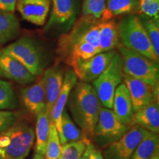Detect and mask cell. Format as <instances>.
<instances>
[{"instance_id":"1","label":"cell","mask_w":159,"mask_h":159,"mask_svg":"<svg viewBox=\"0 0 159 159\" xmlns=\"http://www.w3.org/2000/svg\"><path fill=\"white\" fill-rule=\"evenodd\" d=\"M71 116L80 128L85 138H92L102 107L92 85L77 82L68 99Z\"/></svg>"},{"instance_id":"2","label":"cell","mask_w":159,"mask_h":159,"mask_svg":"<svg viewBox=\"0 0 159 159\" xmlns=\"http://www.w3.org/2000/svg\"><path fill=\"white\" fill-rule=\"evenodd\" d=\"M35 142V131L25 122L16 123L0 134V153L4 159H25Z\"/></svg>"},{"instance_id":"3","label":"cell","mask_w":159,"mask_h":159,"mask_svg":"<svg viewBox=\"0 0 159 159\" xmlns=\"http://www.w3.org/2000/svg\"><path fill=\"white\" fill-rule=\"evenodd\" d=\"M119 41L127 48L140 53L158 63L150 39L138 15L128 14L117 24Z\"/></svg>"},{"instance_id":"4","label":"cell","mask_w":159,"mask_h":159,"mask_svg":"<svg viewBox=\"0 0 159 159\" xmlns=\"http://www.w3.org/2000/svg\"><path fill=\"white\" fill-rule=\"evenodd\" d=\"M120 56L122 60V69L125 74L139 79L156 87L158 85V63L140 53L119 46Z\"/></svg>"},{"instance_id":"5","label":"cell","mask_w":159,"mask_h":159,"mask_svg":"<svg viewBox=\"0 0 159 159\" xmlns=\"http://www.w3.org/2000/svg\"><path fill=\"white\" fill-rule=\"evenodd\" d=\"M123 74L122 57L116 52L106 69L93 81L99 102L104 108L112 109L115 91L122 82Z\"/></svg>"},{"instance_id":"6","label":"cell","mask_w":159,"mask_h":159,"mask_svg":"<svg viewBox=\"0 0 159 159\" xmlns=\"http://www.w3.org/2000/svg\"><path fill=\"white\" fill-rule=\"evenodd\" d=\"M1 49L19 61L34 77L42 72L43 52L36 41L31 38L21 37Z\"/></svg>"},{"instance_id":"7","label":"cell","mask_w":159,"mask_h":159,"mask_svg":"<svg viewBox=\"0 0 159 159\" xmlns=\"http://www.w3.org/2000/svg\"><path fill=\"white\" fill-rule=\"evenodd\" d=\"M130 128L117 118L112 109L102 106L92 138L99 146L106 148L122 138Z\"/></svg>"},{"instance_id":"8","label":"cell","mask_w":159,"mask_h":159,"mask_svg":"<svg viewBox=\"0 0 159 159\" xmlns=\"http://www.w3.org/2000/svg\"><path fill=\"white\" fill-rule=\"evenodd\" d=\"M150 132L137 125H132L122 138L106 147L105 159H130L139 143Z\"/></svg>"},{"instance_id":"9","label":"cell","mask_w":159,"mask_h":159,"mask_svg":"<svg viewBox=\"0 0 159 159\" xmlns=\"http://www.w3.org/2000/svg\"><path fill=\"white\" fill-rule=\"evenodd\" d=\"M115 52L109 51L100 52L86 60H75L69 63L75 75L80 81L91 83L95 80L106 69Z\"/></svg>"},{"instance_id":"10","label":"cell","mask_w":159,"mask_h":159,"mask_svg":"<svg viewBox=\"0 0 159 159\" xmlns=\"http://www.w3.org/2000/svg\"><path fill=\"white\" fill-rule=\"evenodd\" d=\"M52 11L45 30L65 29L69 30L76 21L79 11L78 0H50Z\"/></svg>"},{"instance_id":"11","label":"cell","mask_w":159,"mask_h":159,"mask_svg":"<svg viewBox=\"0 0 159 159\" xmlns=\"http://www.w3.org/2000/svg\"><path fill=\"white\" fill-rule=\"evenodd\" d=\"M122 81L128 90L134 112L153 101L158 102V85L153 87L125 73Z\"/></svg>"},{"instance_id":"12","label":"cell","mask_w":159,"mask_h":159,"mask_svg":"<svg viewBox=\"0 0 159 159\" xmlns=\"http://www.w3.org/2000/svg\"><path fill=\"white\" fill-rule=\"evenodd\" d=\"M50 7V0H17L16 5L24 19L36 26L44 25Z\"/></svg>"},{"instance_id":"13","label":"cell","mask_w":159,"mask_h":159,"mask_svg":"<svg viewBox=\"0 0 159 159\" xmlns=\"http://www.w3.org/2000/svg\"><path fill=\"white\" fill-rule=\"evenodd\" d=\"M0 77L14 81L21 85H28L35 80L22 64L0 49Z\"/></svg>"},{"instance_id":"14","label":"cell","mask_w":159,"mask_h":159,"mask_svg":"<svg viewBox=\"0 0 159 159\" xmlns=\"http://www.w3.org/2000/svg\"><path fill=\"white\" fill-rule=\"evenodd\" d=\"M77 82V77L74 71L72 69H68L64 74L62 88L51 110V122L55 125L58 132L60 139H61V116L68 102L69 94Z\"/></svg>"},{"instance_id":"15","label":"cell","mask_w":159,"mask_h":159,"mask_svg":"<svg viewBox=\"0 0 159 159\" xmlns=\"http://www.w3.org/2000/svg\"><path fill=\"white\" fill-rule=\"evenodd\" d=\"M21 96L25 107L32 114L37 115L47 108L43 77H40L34 84L23 89L21 91Z\"/></svg>"},{"instance_id":"16","label":"cell","mask_w":159,"mask_h":159,"mask_svg":"<svg viewBox=\"0 0 159 159\" xmlns=\"http://www.w3.org/2000/svg\"><path fill=\"white\" fill-rule=\"evenodd\" d=\"M112 109L121 122L128 127L132 126L134 111L128 90L123 83L117 87L115 91Z\"/></svg>"},{"instance_id":"17","label":"cell","mask_w":159,"mask_h":159,"mask_svg":"<svg viewBox=\"0 0 159 159\" xmlns=\"http://www.w3.org/2000/svg\"><path fill=\"white\" fill-rule=\"evenodd\" d=\"M43 77L44 80L47 109L50 114L62 88L64 75L63 69L55 66L47 69Z\"/></svg>"},{"instance_id":"18","label":"cell","mask_w":159,"mask_h":159,"mask_svg":"<svg viewBox=\"0 0 159 159\" xmlns=\"http://www.w3.org/2000/svg\"><path fill=\"white\" fill-rule=\"evenodd\" d=\"M132 125H137L149 132L158 134L159 132L158 102L153 101L134 112Z\"/></svg>"},{"instance_id":"19","label":"cell","mask_w":159,"mask_h":159,"mask_svg":"<svg viewBox=\"0 0 159 159\" xmlns=\"http://www.w3.org/2000/svg\"><path fill=\"white\" fill-rule=\"evenodd\" d=\"M118 26L114 20L102 21L99 30V47L101 52L113 51L119 44Z\"/></svg>"},{"instance_id":"20","label":"cell","mask_w":159,"mask_h":159,"mask_svg":"<svg viewBox=\"0 0 159 159\" xmlns=\"http://www.w3.org/2000/svg\"><path fill=\"white\" fill-rule=\"evenodd\" d=\"M36 125H35V153L45 156L46 145L48 140L49 127L51 124L50 114L47 108L43 109L37 115Z\"/></svg>"},{"instance_id":"21","label":"cell","mask_w":159,"mask_h":159,"mask_svg":"<svg viewBox=\"0 0 159 159\" xmlns=\"http://www.w3.org/2000/svg\"><path fill=\"white\" fill-rule=\"evenodd\" d=\"M21 31L14 13L0 11V47L16 39Z\"/></svg>"},{"instance_id":"22","label":"cell","mask_w":159,"mask_h":159,"mask_svg":"<svg viewBox=\"0 0 159 159\" xmlns=\"http://www.w3.org/2000/svg\"><path fill=\"white\" fill-rule=\"evenodd\" d=\"M139 11V0H105V9L101 19L108 21L113 16L134 14Z\"/></svg>"},{"instance_id":"23","label":"cell","mask_w":159,"mask_h":159,"mask_svg":"<svg viewBox=\"0 0 159 159\" xmlns=\"http://www.w3.org/2000/svg\"><path fill=\"white\" fill-rule=\"evenodd\" d=\"M158 150V135L150 133L139 143L130 159H151Z\"/></svg>"},{"instance_id":"24","label":"cell","mask_w":159,"mask_h":159,"mask_svg":"<svg viewBox=\"0 0 159 159\" xmlns=\"http://www.w3.org/2000/svg\"><path fill=\"white\" fill-rule=\"evenodd\" d=\"M85 139L82 130L76 126L73 122L67 111H63L62 116H61V145L66 143L77 142Z\"/></svg>"},{"instance_id":"25","label":"cell","mask_w":159,"mask_h":159,"mask_svg":"<svg viewBox=\"0 0 159 159\" xmlns=\"http://www.w3.org/2000/svg\"><path fill=\"white\" fill-rule=\"evenodd\" d=\"M139 16L147 32L155 55L159 58V18L150 17L144 14H139Z\"/></svg>"},{"instance_id":"26","label":"cell","mask_w":159,"mask_h":159,"mask_svg":"<svg viewBox=\"0 0 159 159\" xmlns=\"http://www.w3.org/2000/svg\"><path fill=\"white\" fill-rule=\"evenodd\" d=\"M90 142V139L85 138L82 140L61 145L59 159H80Z\"/></svg>"},{"instance_id":"27","label":"cell","mask_w":159,"mask_h":159,"mask_svg":"<svg viewBox=\"0 0 159 159\" xmlns=\"http://www.w3.org/2000/svg\"><path fill=\"white\" fill-rule=\"evenodd\" d=\"M18 106V100L10 83L0 79V110H13Z\"/></svg>"},{"instance_id":"28","label":"cell","mask_w":159,"mask_h":159,"mask_svg":"<svg viewBox=\"0 0 159 159\" xmlns=\"http://www.w3.org/2000/svg\"><path fill=\"white\" fill-rule=\"evenodd\" d=\"M61 144L58 132L55 125L51 122L48 140L46 145V159H59L61 156Z\"/></svg>"},{"instance_id":"29","label":"cell","mask_w":159,"mask_h":159,"mask_svg":"<svg viewBox=\"0 0 159 159\" xmlns=\"http://www.w3.org/2000/svg\"><path fill=\"white\" fill-rule=\"evenodd\" d=\"M105 9V0H83L82 16L100 20Z\"/></svg>"},{"instance_id":"30","label":"cell","mask_w":159,"mask_h":159,"mask_svg":"<svg viewBox=\"0 0 159 159\" xmlns=\"http://www.w3.org/2000/svg\"><path fill=\"white\" fill-rule=\"evenodd\" d=\"M139 14L159 18V0H139Z\"/></svg>"},{"instance_id":"31","label":"cell","mask_w":159,"mask_h":159,"mask_svg":"<svg viewBox=\"0 0 159 159\" xmlns=\"http://www.w3.org/2000/svg\"><path fill=\"white\" fill-rule=\"evenodd\" d=\"M18 119V114L14 112L0 110V134L14 125L17 122Z\"/></svg>"},{"instance_id":"32","label":"cell","mask_w":159,"mask_h":159,"mask_svg":"<svg viewBox=\"0 0 159 159\" xmlns=\"http://www.w3.org/2000/svg\"><path fill=\"white\" fill-rule=\"evenodd\" d=\"M17 0H0V11L14 13Z\"/></svg>"},{"instance_id":"33","label":"cell","mask_w":159,"mask_h":159,"mask_svg":"<svg viewBox=\"0 0 159 159\" xmlns=\"http://www.w3.org/2000/svg\"><path fill=\"white\" fill-rule=\"evenodd\" d=\"M89 150V158L90 159H105L101 151L96 148L95 145L92 142H90L87 146Z\"/></svg>"},{"instance_id":"34","label":"cell","mask_w":159,"mask_h":159,"mask_svg":"<svg viewBox=\"0 0 159 159\" xmlns=\"http://www.w3.org/2000/svg\"><path fill=\"white\" fill-rule=\"evenodd\" d=\"M80 159H90V158H89V150L88 148H86V149H85V152H83V156H81V158Z\"/></svg>"},{"instance_id":"35","label":"cell","mask_w":159,"mask_h":159,"mask_svg":"<svg viewBox=\"0 0 159 159\" xmlns=\"http://www.w3.org/2000/svg\"><path fill=\"white\" fill-rule=\"evenodd\" d=\"M33 159H45V158H44V156H41V155L35 153L34 155V156H33Z\"/></svg>"},{"instance_id":"36","label":"cell","mask_w":159,"mask_h":159,"mask_svg":"<svg viewBox=\"0 0 159 159\" xmlns=\"http://www.w3.org/2000/svg\"><path fill=\"white\" fill-rule=\"evenodd\" d=\"M151 159H159V152H158L157 153H156L154 155V156L152 157Z\"/></svg>"},{"instance_id":"37","label":"cell","mask_w":159,"mask_h":159,"mask_svg":"<svg viewBox=\"0 0 159 159\" xmlns=\"http://www.w3.org/2000/svg\"><path fill=\"white\" fill-rule=\"evenodd\" d=\"M0 159H4V158L2 157V156L1 153H0Z\"/></svg>"}]
</instances>
